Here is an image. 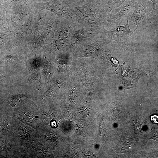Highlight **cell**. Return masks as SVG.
<instances>
[{
  "instance_id": "1",
  "label": "cell",
  "mask_w": 158,
  "mask_h": 158,
  "mask_svg": "<svg viewBox=\"0 0 158 158\" xmlns=\"http://www.w3.org/2000/svg\"><path fill=\"white\" fill-rule=\"evenodd\" d=\"M75 8L81 13L83 18L91 27L97 30L102 28L103 21L109 12L108 10L92 3Z\"/></svg>"
},
{
  "instance_id": "2",
  "label": "cell",
  "mask_w": 158,
  "mask_h": 158,
  "mask_svg": "<svg viewBox=\"0 0 158 158\" xmlns=\"http://www.w3.org/2000/svg\"><path fill=\"white\" fill-rule=\"evenodd\" d=\"M102 31L103 34L108 38L111 42L121 47L131 41L134 37L135 34L130 28L128 16L126 23L125 25H118L115 30L112 31H108L103 27Z\"/></svg>"
},
{
  "instance_id": "3",
  "label": "cell",
  "mask_w": 158,
  "mask_h": 158,
  "mask_svg": "<svg viewBox=\"0 0 158 158\" xmlns=\"http://www.w3.org/2000/svg\"><path fill=\"white\" fill-rule=\"evenodd\" d=\"M147 8L143 0H136L133 13L130 20L136 25L134 31L140 30L145 27L148 15Z\"/></svg>"
},
{
  "instance_id": "4",
  "label": "cell",
  "mask_w": 158,
  "mask_h": 158,
  "mask_svg": "<svg viewBox=\"0 0 158 158\" xmlns=\"http://www.w3.org/2000/svg\"><path fill=\"white\" fill-rule=\"evenodd\" d=\"M135 0L128 1L118 8L110 11L106 17L107 21L116 27L121 20L134 9Z\"/></svg>"
},
{
  "instance_id": "5",
  "label": "cell",
  "mask_w": 158,
  "mask_h": 158,
  "mask_svg": "<svg viewBox=\"0 0 158 158\" xmlns=\"http://www.w3.org/2000/svg\"><path fill=\"white\" fill-rule=\"evenodd\" d=\"M151 121L154 123L158 124V116L157 115H154L151 116Z\"/></svg>"
},
{
  "instance_id": "6",
  "label": "cell",
  "mask_w": 158,
  "mask_h": 158,
  "mask_svg": "<svg viewBox=\"0 0 158 158\" xmlns=\"http://www.w3.org/2000/svg\"><path fill=\"white\" fill-rule=\"evenodd\" d=\"M152 1L153 5V8L152 11L151 12V13H153V12L155 11V6L156 4L157 3V0H150Z\"/></svg>"
},
{
  "instance_id": "7",
  "label": "cell",
  "mask_w": 158,
  "mask_h": 158,
  "mask_svg": "<svg viewBox=\"0 0 158 158\" xmlns=\"http://www.w3.org/2000/svg\"><path fill=\"white\" fill-rule=\"evenodd\" d=\"M51 125L53 128H56L57 126L56 122L55 121H53L51 122Z\"/></svg>"
}]
</instances>
